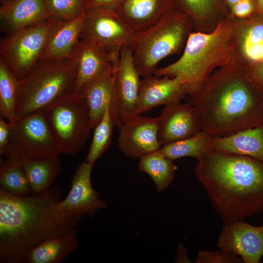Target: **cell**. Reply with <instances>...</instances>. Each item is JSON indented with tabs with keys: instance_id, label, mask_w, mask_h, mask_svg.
Listing matches in <instances>:
<instances>
[{
	"instance_id": "74e56055",
	"label": "cell",
	"mask_w": 263,
	"mask_h": 263,
	"mask_svg": "<svg viewBox=\"0 0 263 263\" xmlns=\"http://www.w3.org/2000/svg\"><path fill=\"white\" fill-rule=\"evenodd\" d=\"M175 263H191L189 259L187 250L183 243H179L177 246V257Z\"/></svg>"
},
{
	"instance_id": "8fae6325",
	"label": "cell",
	"mask_w": 263,
	"mask_h": 263,
	"mask_svg": "<svg viewBox=\"0 0 263 263\" xmlns=\"http://www.w3.org/2000/svg\"><path fill=\"white\" fill-rule=\"evenodd\" d=\"M129 45L122 48L114 72V92L110 112L115 126L142 113L139 102L141 79Z\"/></svg>"
},
{
	"instance_id": "ffe728a7",
	"label": "cell",
	"mask_w": 263,
	"mask_h": 263,
	"mask_svg": "<svg viewBox=\"0 0 263 263\" xmlns=\"http://www.w3.org/2000/svg\"><path fill=\"white\" fill-rule=\"evenodd\" d=\"M85 17V11L72 20H57L41 58H71L72 52L80 39Z\"/></svg>"
},
{
	"instance_id": "f1b7e54d",
	"label": "cell",
	"mask_w": 263,
	"mask_h": 263,
	"mask_svg": "<svg viewBox=\"0 0 263 263\" xmlns=\"http://www.w3.org/2000/svg\"><path fill=\"white\" fill-rule=\"evenodd\" d=\"M175 0L177 8L187 14L192 23L225 14L229 10L223 0Z\"/></svg>"
},
{
	"instance_id": "484cf974",
	"label": "cell",
	"mask_w": 263,
	"mask_h": 263,
	"mask_svg": "<svg viewBox=\"0 0 263 263\" xmlns=\"http://www.w3.org/2000/svg\"><path fill=\"white\" fill-rule=\"evenodd\" d=\"M213 137L201 131L195 134L161 147L163 153L169 159L174 160L191 157L197 160L213 150L212 142Z\"/></svg>"
},
{
	"instance_id": "d4e9b609",
	"label": "cell",
	"mask_w": 263,
	"mask_h": 263,
	"mask_svg": "<svg viewBox=\"0 0 263 263\" xmlns=\"http://www.w3.org/2000/svg\"><path fill=\"white\" fill-rule=\"evenodd\" d=\"M138 169L150 176L160 193L171 184L177 166L163 153L160 148L139 158Z\"/></svg>"
},
{
	"instance_id": "d590c367",
	"label": "cell",
	"mask_w": 263,
	"mask_h": 263,
	"mask_svg": "<svg viewBox=\"0 0 263 263\" xmlns=\"http://www.w3.org/2000/svg\"><path fill=\"white\" fill-rule=\"evenodd\" d=\"M11 124L0 116V154L3 155L8 143L11 133Z\"/></svg>"
},
{
	"instance_id": "6da1fadb",
	"label": "cell",
	"mask_w": 263,
	"mask_h": 263,
	"mask_svg": "<svg viewBox=\"0 0 263 263\" xmlns=\"http://www.w3.org/2000/svg\"><path fill=\"white\" fill-rule=\"evenodd\" d=\"M188 96V103L198 113L202 131L213 137L263 123V88L251 79L243 63L219 68Z\"/></svg>"
},
{
	"instance_id": "7a4b0ae2",
	"label": "cell",
	"mask_w": 263,
	"mask_h": 263,
	"mask_svg": "<svg viewBox=\"0 0 263 263\" xmlns=\"http://www.w3.org/2000/svg\"><path fill=\"white\" fill-rule=\"evenodd\" d=\"M62 188L18 197L0 189V263H24L35 246L52 237L77 234L82 217L58 210Z\"/></svg>"
},
{
	"instance_id": "836d02e7",
	"label": "cell",
	"mask_w": 263,
	"mask_h": 263,
	"mask_svg": "<svg viewBox=\"0 0 263 263\" xmlns=\"http://www.w3.org/2000/svg\"><path fill=\"white\" fill-rule=\"evenodd\" d=\"M229 10L232 16L239 19H245L258 13L254 0H241L232 6Z\"/></svg>"
},
{
	"instance_id": "44dd1931",
	"label": "cell",
	"mask_w": 263,
	"mask_h": 263,
	"mask_svg": "<svg viewBox=\"0 0 263 263\" xmlns=\"http://www.w3.org/2000/svg\"><path fill=\"white\" fill-rule=\"evenodd\" d=\"M116 66L112 67L76 93L83 98L89 108L92 129L99 122L107 107L113 102Z\"/></svg>"
},
{
	"instance_id": "60d3db41",
	"label": "cell",
	"mask_w": 263,
	"mask_h": 263,
	"mask_svg": "<svg viewBox=\"0 0 263 263\" xmlns=\"http://www.w3.org/2000/svg\"><path fill=\"white\" fill-rule=\"evenodd\" d=\"M13 0H0L1 5L9 2Z\"/></svg>"
},
{
	"instance_id": "603a6c76",
	"label": "cell",
	"mask_w": 263,
	"mask_h": 263,
	"mask_svg": "<svg viewBox=\"0 0 263 263\" xmlns=\"http://www.w3.org/2000/svg\"><path fill=\"white\" fill-rule=\"evenodd\" d=\"M77 234L56 236L45 240L26 255L24 263H60L77 249Z\"/></svg>"
},
{
	"instance_id": "d6986e66",
	"label": "cell",
	"mask_w": 263,
	"mask_h": 263,
	"mask_svg": "<svg viewBox=\"0 0 263 263\" xmlns=\"http://www.w3.org/2000/svg\"><path fill=\"white\" fill-rule=\"evenodd\" d=\"M50 19L44 0H13L0 7V30L7 33Z\"/></svg>"
},
{
	"instance_id": "30bf717a",
	"label": "cell",
	"mask_w": 263,
	"mask_h": 263,
	"mask_svg": "<svg viewBox=\"0 0 263 263\" xmlns=\"http://www.w3.org/2000/svg\"><path fill=\"white\" fill-rule=\"evenodd\" d=\"M134 34L114 9L85 10L80 39L98 46L117 61L122 48L129 45Z\"/></svg>"
},
{
	"instance_id": "8992f818",
	"label": "cell",
	"mask_w": 263,
	"mask_h": 263,
	"mask_svg": "<svg viewBox=\"0 0 263 263\" xmlns=\"http://www.w3.org/2000/svg\"><path fill=\"white\" fill-rule=\"evenodd\" d=\"M192 25L190 18L176 8L154 25L134 34L129 46L140 75H152L162 59L178 53L186 42Z\"/></svg>"
},
{
	"instance_id": "5bb4252c",
	"label": "cell",
	"mask_w": 263,
	"mask_h": 263,
	"mask_svg": "<svg viewBox=\"0 0 263 263\" xmlns=\"http://www.w3.org/2000/svg\"><path fill=\"white\" fill-rule=\"evenodd\" d=\"M118 128V148L128 157L139 158L161 147L157 137V117L139 115Z\"/></svg>"
},
{
	"instance_id": "e0dca14e",
	"label": "cell",
	"mask_w": 263,
	"mask_h": 263,
	"mask_svg": "<svg viewBox=\"0 0 263 263\" xmlns=\"http://www.w3.org/2000/svg\"><path fill=\"white\" fill-rule=\"evenodd\" d=\"M187 95L185 81L180 77H145L141 79L139 90L141 112H147L162 105L181 102Z\"/></svg>"
},
{
	"instance_id": "8d00e7d4",
	"label": "cell",
	"mask_w": 263,
	"mask_h": 263,
	"mask_svg": "<svg viewBox=\"0 0 263 263\" xmlns=\"http://www.w3.org/2000/svg\"><path fill=\"white\" fill-rule=\"evenodd\" d=\"M123 0H86L85 10L95 8L115 10Z\"/></svg>"
},
{
	"instance_id": "ab89813d",
	"label": "cell",
	"mask_w": 263,
	"mask_h": 263,
	"mask_svg": "<svg viewBox=\"0 0 263 263\" xmlns=\"http://www.w3.org/2000/svg\"><path fill=\"white\" fill-rule=\"evenodd\" d=\"M241 0H223L228 9Z\"/></svg>"
},
{
	"instance_id": "ba28073f",
	"label": "cell",
	"mask_w": 263,
	"mask_h": 263,
	"mask_svg": "<svg viewBox=\"0 0 263 263\" xmlns=\"http://www.w3.org/2000/svg\"><path fill=\"white\" fill-rule=\"evenodd\" d=\"M57 19L51 18L7 33L0 42V59L20 79L41 59Z\"/></svg>"
},
{
	"instance_id": "4fadbf2b",
	"label": "cell",
	"mask_w": 263,
	"mask_h": 263,
	"mask_svg": "<svg viewBox=\"0 0 263 263\" xmlns=\"http://www.w3.org/2000/svg\"><path fill=\"white\" fill-rule=\"evenodd\" d=\"M93 165L85 159L77 167L68 194L57 204L58 210L82 218L85 216L94 217L99 210L107 207L106 202L100 198L99 193L92 184Z\"/></svg>"
},
{
	"instance_id": "2e32d148",
	"label": "cell",
	"mask_w": 263,
	"mask_h": 263,
	"mask_svg": "<svg viewBox=\"0 0 263 263\" xmlns=\"http://www.w3.org/2000/svg\"><path fill=\"white\" fill-rule=\"evenodd\" d=\"M71 59L76 66L75 93L112 67L116 66L118 62L98 46L84 39H80L75 47Z\"/></svg>"
},
{
	"instance_id": "ac0fdd59",
	"label": "cell",
	"mask_w": 263,
	"mask_h": 263,
	"mask_svg": "<svg viewBox=\"0 0 263 263\" xmlns=\"http://www.w3.org/2000/svg\"><path fill=\"white\" fill-rule=\"evenodd\" d=\"M176 8L175 0H123L115 10L136 34L154 25Z\"/></svg>"
},
{
	"instance_id": "d6a6232c",
	"label": "cell",
	"mask_w": 263,
	"mask_h": 263,
	"mask_svg": "<svg viewBox=\"0 0 263 263\" xmlns=\"http://www.w3.org/2000/svg\"><path fill=\"white\" fill-rule=\"evenodd\" d=\"M195 263H244L242 258L230 252L200 250Z\"/></svg>"
},
{
	"instance_id": "277c9868",
	"label": "cell",
	"mask_w": 263,
	"mask_h": 263,
	"mask_svg": "<svg viewBox=\"0 0 263 263\" xmlns=\"http://www.w3.org/2000/svg\"><path fill=\"white\" fill-rule=\"evenodd\" d=\"M219 21L210 33L190 32L182 56L166 67L157 68L153 75L182 78L185 81L188 95L197 89L215 69L236 61L238 45L236 24L229 17L221 19Z\"/></svg>"
},
{
	"instance_id": "7402d4cb",
	"label": "cell",
	"mask_w": 263,
	"mask_h": 263,
	"mask_svg": "<svg viewBox=\"0 0 263 263\" xmlns=\"http://www.w3.org/2000/svg\"><path fill=\"white\" fill-rule=\"evenodd\" d=\"M213 150L249 156L263 162V123L231 135L213 137Z\"/></svg>"
},
{
	"instance_id": "cb8c5ba5",
	"label": "cell",
	"mask_w": 263,
	"mask_h": 263,
	"mask_svg": "<svg viewBox=\"0 0 263 263\" xmlns=\"http://www.w3.org/2000/svg\"><path fill=\"white\" fill-rule=\"evenodd\" d=\"M19 162L26 174L32 195H38L46 193L61 171V164L58 157Z\"/></svg>"
},
{
	"instance_id": "83f0119b",
	"label": "cell",
	"mask_w": 263,
	"mask_h": 263,
	"mask_svg": "<svg viewBox=\"0 0 263 263\" xmlns=\"http://www.w3.org/2000/svg\"><path fill=\"white\" fill-rule=\"evenodd\" d=\"M19 79L0 59V114L11 124L16 121Z\"/></svg>"
},
{
	"instance_id": "f35d334b",
	"label": "cell",
	"mask_w": 263,
	"mask_h": 263,
	"mask_svg": "<svg viewBox=\"0 0 263 263\" xmlns=\"http://www.w3.org/2000/svg\"><path fill=\"white\" fill-rule=\"evenodd\" d=\"M255 2L258 13L263 15V0H254Z\"/></svg>"
},
{
	"instance_id": "5b68a950",
	"label": "cell",
	"mask_w": 263,
	"mask_h": 263,
	"mask_svg": "<svg viewBox=\"0 0 263 263\" xmlns=\"http://www.w3.org/2000/svg\"><path fill=\"white\" fill-rule=\"evenodd\" d=\"M76 75V64L71 58L40 59L19 79L16 121L41 111L60 96L74 91Z\"/></svg>"
},
{
	"instance_id": "4dcf8cb0",
	"label": "cell",
	"mask_w": 263,
	"mask_h": 263,
	"mask_svg": "<svg viewBox=\"0 0 263 263\" xmlns=\"http://www.w3.org/2000/svg\"><path fill=\"white\" fill-rule=\"evenodd\" d=\"M242 19V24H236L237 45L241 47L263 40V15L256 13Z\"/></svg>"
},
{
	"instance_id": "1f68e13d",
	"label": "cell",
	"mask_w": 263,
	"mask_h": 263,
	"mask_svg": "<svg viewBox=\"0 0 263 263\" xmlns=\"http://www.w3.org/2000/svg\"><path fill=\"white\" fill-rule=\"evenodd\" d=\"M44 0L51 18L57 20H72L85 11L86 0Z\"/></svg>"
},
{
	"instance_id": "7c38bea8",
	"label": "cell",
	"mask_w": 263,
	"mask_h": 263,
	"mask_svg": "<svg viewBox=\"0 0 263 263\" xmlns=\"http://www.w3.org/2000/svg\"><path fill=\"white\" fill-rule=\"evenodd\" d=\"M217 245L240 257L244 263H259L263 258V223L255 226L243 220L224 222Z\"/></svg>"
},
{
	"instance_id": "f546056e",
	"label": "cell",
	"mask_w": 263,
	"mask_h": 263,
	"mask_svg": "<svg viewBox=\"0 0 263 263\" xmlns=\"http://www.w3.org/2000/svg\"><path fill=\"white\" fill-rule=\"evenodd\" d=\"M115 126L109 106L101 120L94 127L92 141L86 158L88 162L94 164L109 148Z\"/></svg>"
},
{
	"instance_id": "9c48e42d",
	"label": "cell",
	"mask_w": 263,
	"mask_h": 263,
	"mask_svg": "<svg viewBox=\"0 0 263 263\" xmlns=\"http://www.w3.org/2000/svg\"><path fill=\"white\" fill-rule=\"evenodd\" d=\"M60 154L40 111L11 124L9 140L3 154L7 158L20 162L59 157Z\"/></svg>"
},
{
	"instance_id": "3957f363",
	"label": "cell",
	"mask_w": 263,
	"mask_h": 263,
	"mask_svg": "<svg viewBox=\"0 0 263 263\" xmlns=\"http://www.w3.org/2000/svg\"><path fill=\"white\" fill-rule=\"evenodd\" d=\"M194 175L224 222L263 211V162L212 150L197 160Z\"/></svg>"
},
{
	"instance_id": "9a60e30c",
	"label": "cell",
	"mask_w": 263,
	"mask_h": 263,
	"mask_svg": "<svg viewBox=\"0 0 263 263\" xmlns=\"http://www.w3.org/2000/svg\"><path fill=\"white\" fill-rule=\"evenodd\" d=\"M157 118V137L161 146L189 137L202 131L197 110L188 102L165 105Z\"/></svg>"
},
{
	"instance_id": "52a82bcc",
	"label": "cell",
	"mask_w": 263,
	"mask_h": 263,
	"mask_svg": "<svg viewBox=\"0 0 263 263\" xmlns=\"http://www.w3.org/2000/svg\"><path fill=\"white\" fill-rule=\"evenodd\" d=\"M40 112L61 154L74 155L84 147L92 128L89 108L79 94L69 92Z\"/></svg>"
},
{
	"instance_id": "4316f807",
	"label": "cell",
	"mask_w": 263,
	"mask_h": 263,
	"mask_svg": "<svg viewBox=\"0 0 263 263\" xmlns=\"http://www.w3.org/2000/svg\"><path fill=\"white\" fill-rule=\"evenodd\" d=\"M0 189L18 197L31 194L26 174L18 160L7 158L1 162Z\"/></svg>"
},
{
	"instance_id": "e575fe53",
	"label": "cell",
	"mask_w": 263,
	"mask_h": 263,
	"mask_svg": "<svg viewBox=\"0 0 263 263\" xmlns=\"http://www.w3.org/2000/svg\"><path fill=\"white\" fill-rule=\"evenodd\" d=\"M244 64L245 71L251 79L263 88V60L255 63Z\"/></svg>"
}]
</instances>
